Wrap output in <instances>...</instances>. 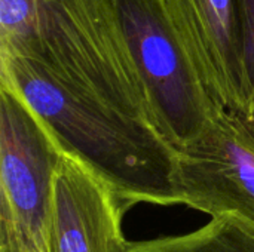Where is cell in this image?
Masks as SVG:
<instances>
[{
    "label": "cell",
    "mask_w": 254,
    "mask_h": 252,
    "mask_svg": "<svg viewBox=\"0 0 254 252\" xmlns=\"http://www.w3.org/2000/svg\"><path fill=\"white\" fill-rule=\"evenodd\" d=\"M0 82L15 89L63 150L107 181L128 208L179 203L177 150L153 126L63 83L18 53L0 52Z\"/></svg>",
    "instance_id": "6da1fadb"
},
{
    "label": "cell",
    "mask_w": 254,
    "mask_h": 252,
    "mask_svg": "<svg viewBox=\"0 0 254 252\" xmlns=\"http://www.w3.org/2000/svg\"><path fill=\"white\" fill-rule=\"evenodd\" d=\"M0 52L27 56L63 83L161 132L113 0H34L30 25L0 39Z\"/></svg>",
    "instance_id": "7a4b0ae2"
},
{
    "label": "cell",
    "mask_w": 254,
    "mask_h": 252,
    "mask_svg": "<svg viewBox=\"0 0 254 252\" xmlns=\"http://www.w3.org/2000/svg\"><path fill=\"white\" fill-rule=\"evenodd\" d=\"M63 154L42 119L0 82V252H46L54 180Z\"/></svg>",
    "instance_id": "3957f363"
},
{
    "label": "cell",
    "mask_w": 254,
    "mask_h": 252,
    "mask_svg": "<svg viewBox=\"0 0 254 252\" xmlns=\"http://www.w3.org/2000/svg\"><path fill=\"white\" fill-rule=\"evenodd\" d=\"M161 134L179 150L211 122L210 101L159 0H113Z\"/></svg>",
    "instance_id": "277c9868"
},
{
    "label": "cell",
    "mask_w": 254,
    "mask_h": 252,
    "mask_svg": "<svg viewBox=\"0 0 254 252\" xmlns=\"http://www.w3.org/2000/svg\"><path fill=\"white\" fill-rule=\"evenodd\" d=\"M177 202L211 218L235 215L254 226V137L247 117L216 113L177 150Z\"/></svg>",
    "instance_id": "5b68a950"
},
{
    "label": "cell",
    "mask_w": 254,
    "mask_h": 252,
    "mask_svg": "<svg viewBox=\"0 0 254 252\" xmlns=\"http://www.w3.org/2000/svg\"><path fill=\"white\" fill-rule=\"evenodd\" d=\"M216 113L252 114L240 0H159Z\"/></svg>",
    "instance_id": "8992f818"
},
{
    "label": "cell",
    "mask_w": 254,
    "mask_h": 252,
    "mask_svg": "<svg viewBox=\"0 0 254 252\" xmlns=\"http://www.w3.org/2000/svg\"><path fill=\"white\" fill-rule=\"evenodd\" d=\"M127 209L107 181L64 151L54 180L46 252H125Z\"/></svg>",
    "instance_id": "52a82bcc"
},
{
    "label": "cell",
    "mask_w": 254,
    "mask_h": 252,
    "mask_svg": "<svg viewBox=\"0 0 254 252\" xmlns=\"http://www.w3.org/2000/svg\"><path fill=\"white\" fill-rule=\"evenodd\" d=\"M125 252H254V226L222 215L186 235L128 242Z\"/></svg>",
    "instance_id": "ba28073f"
},
{
    "label": "cell",
    "mask_w": 254,
    "mask_h": 252,
    "mask_svg": "<svg viewBox=\"0 0 254 252\" xmlns=\"http://www.w3.org/2000/svg\"><path fill=\"white\" fill-rule=\"evenodd\" d=\"M244 62L252 94V113L254 110V0H240ZM252 116V114H250Z\"/></svg>",
    "instance_id": "9c48e42d"
},
{
    "label": "cell",
    "mask_w": 254,
    "mask_h": 252,
    "mask_svg": "<svg viewBox=\"0 0 254 252\" xmlns=\"http://www.w3.org/2000/svg\"><path fill=\"white\" fill-rule=\"evenodd\" d=\"M247 125H249V129H250L252 135L254 137V110H253V113H252V116H250V117H247Z\"/></svg>",
    "instance_id": "30bf717a"
}]
</instances>
